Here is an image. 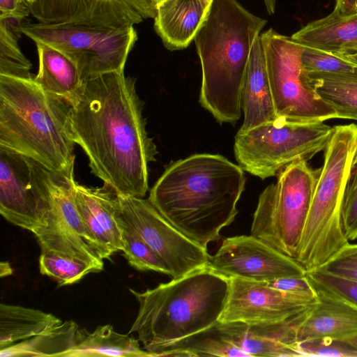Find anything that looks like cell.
<instances>
[{"mask_svg":"<svg viewBox=\"0 0 357 357\" xmlns=\"http://www.w3.org/2000/svg\"><path fill=\"white\" fill-rule=\"evenodd\" d=\"M70 102L73 140L91 172L117 195L143 198L158 151L146 132L135 79L124 71L86 79Z\"/></svg>","mask_w":357,"mask_h":357,"instance_id":"obj_1","label":"cell"},{"mask_svg":"<svg viewBox=\"0 0 357 357\" xmlns=\"http://www.w3.org/2000/svg\"><path fill=\"white\" fill-rule=\"evenodd\" d=\"M245 184L239 165L219 154L198 153L169 164L148 199L174 227L207 249L234 220Z\"/></svg>","mask_w":357,"mask_h":357,"instance_id":"obj_2","label":"cell"},{"mask_svg":"<svg viewBox=\"0 0 357 357\" xmlns=\"http://www.w3.org/2000/svg\"><path fill=\"white\" fill-rule=\"evenodd\" d=\"M266 20L236 0H213L194 41L202 66L201 105L219 123L241 115V88L252 44Z\"/></svg>","mask_w":357,"mask_h":357,"instance_id":"obj_3","label":"cell"},{"mask_svg":"<svg viewBox=\"0 0 357 357\" xmlns=\"http://www.w3.org/2000/svg\"><path fill=\"white\" fill-rule=\"evenodd\" d=\"M229 289L230 279L209 266L143 292L130 289L139 310L129 334L137 333L156 357L166 346L218 322Z\"/></svg>","mask_w":357,"mask_h":357,"instance_id":"obj_4","label":"cell"},{"mask_svg":"<svg viewBox=\"0 0 357 357\" xmlns=\"http://www.w3.org/2000/svg\"><path fill=\"white\" fill-rule=\"evenodd\" d=\"M33 78L0 75V147L62 171L75 157L71 105Z\"/></svg>","mask_w":357,"mask_h":357,"instance_id":"obj_5","label":"cell"},{"mask_svg":"<svg viewBox=\"0 0 357 357\" xmlns=\"http://www.w3.org/2000/svg\"><path fill=\"white\" fill-rule=\"evenodd\" d=\"M356 145V124L333 127L295 259L307 272L321 268L349 243L342 207Z\"/></svg>","mask_w":357,"mask_h":357,"instance_id":"obj_6","label":"cell"},{"mask_svg":"<svg viewBox=\"0 0 357 357\" xmlns=\"http://www.w3.org/2000/svg\"><path fill=\"white\" fill-rule=\"evenodd\" d=\"M319 172L304 160L282 168L259 197L250 234L295 259Z\"/></svg>","mask_w":357,"mask_h":357,"instance_id":"obj_7","label":"cell"},{"mask_svg":"<svg viewBox=\"0 0 357 357\" xmlns=\"http://www.w3.org/2000/svg\"><path fill=\"white\" fill-rule=\"evenodd\" d=\"M333 127L324 121H296L278 117L247 131H238L234 154L243 170L265 179L289 164L307 160L324 151Z\"/></svg>","mask_w":357,"mask_h":357,"instance_id":"obj_8","label":"cell"},{"mask_svg":"<svg viewBox=\"0 0 357 357\" xmlns=\"http://www.w3.org/2000/svg\"><path fill=\"white\" fill-rule=\"evenodd\" d=\"M22 33L35 43L47 44L69 58L82 81L100 75L124 71L137 40L134 26L113 28L85 24L24 23Z\"/></svg>","mask_w":357,"mask_h":357,"instance_id":"obj_9","label":"cell"},{"mask_svg":"<svg viewBox=\"0 0 357 357\" xmlns=\"http://www.w3.org/2000/svg\"><path fill=\"white\" fill-rule=\"evenodd\" d=\"M276 116L296 121L337 119L303 69L302 45L271 28L260 34Z\"/></svg>","mask_w":357,"mask_h":357,"instance_id":"obj_10","label":"cell"},{"mask_svg":"<svg viewBox=\"0 0 357 357\" xmlns=\"http://www.w3.org/2000/svg\"><path fill=\"white\" fill-rule=\"evenodd\" d=\"M50 169L36 160L0 147V213L9 222L35 234L54 213Z\"/></svg>","mask_w":357,"mask_h":357,"instance_id":"obj_11","label":"cell"},{"mask_svg":"<svg viewBox=\"0 0 357 357\" xmlns=\"http://www.w3.org/2000/svg\"><path fill=\"white\" fill-rule=\"evenodd\" d=\"M119 212L162 261L172 279L209 266L204 248L174 227L149 199L118 195Z\"/></svg>","mask_w":357,"mask_h":357,"instance_id":"obj_12","label":"cell"},{"mask_svg":"<svg viewBox=\"0 0 357 357\" xmlns=\"http://www.w3.org/2000/svg\"><path fill=\"white\" fill-rule=\"evenodd\" d=\"M38 22L125 28L153 18L152 0H35L27 4Z\"/></svg>","mask_w":357,"mask_h":357,"instance_id":"obj_13","label":"cell"},{"mask_svg":"<svg viewBox=\"0 0 357 357\" xmlns=\"http://www.w3.org/2000/svg\"><path fill=\"white\" fill-rule=\"evenodd\" d=\"M209 266L229 278L259 282L307 274L296 259L251 234L225 238L215 254L211 256Z\"/></svg>","mask_w":357,"mask_h":357,"instance_id":"obj_14","label":"cell"},{"mask_svg":"<svg viewBox=\"0 0 357 357\" xmlns=\"http://www.w3.org/2000/svg\"><path fill=\"white\" fill-rule=\"evenodd\" d=\"M229 279V294L220 322L281 323L293 319L317 302V297L284 292L264 282Z\"/></svg>","mask_w":357,"mask_h":357,"instance_id":"obj_15","label":"cell"},{"mask_svg":"<svg viewBox=\"0 0 357 357\" xmlns=\"http://www.w3.org/2000/svg\"><path fill=\"white\" fill-rule=\"evenodd\" d=\"M315 291L317 302L302 314L295 325L296 342L322 337L347 341L356 337L357 306Z\"/></svg>","mask_w":357,"mask_h":357,"instance_id":"obj_16","label":"cell"},{"mask_svg":"<svg viewBox=\"0 0 357 357\" xmlns=\"http://www.w3.org/2000/svg\"><path fill=\"white\" fill-rule=\"evenodd\" d=\"M299 315L277 324H249L240 321H218L217 326L229 341L249 357L300 356L295 348V325Z\"/></svg>","mask_w":357,"mask_h":357,"instance_id":"obj_17","label":"cell"},{"mask_svg":"<svg viewBox=\"0 0 357 357\" xmlns=\"http://www.w3.org/2000/svg\"><path fill=\"white\" fill-rule=\"evenodd\" d=\"M241 101L244 119L238 131H247L277 118L260 35L251 48L242 83Z\"/></svg>","mask_w":357,"mask_h":357,"instance_id":"obj_18","label":"cell"},{"mask_svg":"<svg viewBox=\"0 0 357 357\" xmlns=\"http://www.w3.org/2000/svg\"><path fill=\"white\" fill-rule=\"evenodd\" d=\"M155 7L154 29L170 51L190 44L208 13L201 0H160Z\"/></svg>","mask_w":357,"mask_h":357,"instance_id":"obj_19","label":"cell"},{"mask_svg":"<svg viewBox=\"0 0 357 357\" xmlns=\"http://www.w3.org/2000/svg\"><path fill=\"white\" fill-rule=\"evenodd\" d=\"M291 38L303 46L321 50L340 56L357 52V13L334 10L312 21Z\"/></svg>","mask_w":357,"mask_h":357,"instance_id":"obj_20","label":"cell"},{"mask_svg":"<svg viewBox=\"0 0 357 357\" xmlns=\"http://www.w3.org/2000/svg\"><path fill=\"white\" fill-rule=\"evenodd\" d=\"M38 54V70L35 82L45 91L69 102L82 84L76 65L55 48L36 43Z\"/></svg>","mask_w":357,"mask_h":357,"instance_id":"obj_21","label":"cell"},{"mask_svg":"<svg viewBox=\"0 0 357 357\" xmlns=\"http://www.w3.org/2000/svg\"><path fill=\"white\" fill-rule=\"evenodd\" d=\"M124 356L151 357L139 340L116 332L112 326H99L93 332L78 329L75 345L63 357Z\"/></svg>","mask_w":357,"mask_h":357,"instance_id":"obj_22","label":"cell"},{"mask_svg":"<svg viewBox=\"0 0 357 357\" xmlns=\"http://www.w3.org/2000/svg\"><path fill=\"white\" fill-rule=\"evenodd\" d=\"M51 313L20 305H0V349L26 340L60 325Z\"/></svg>","mask_w":357,"mask_h":357,"instance_id":"obj_23","label":"cell"},{"mask_svg":"<svg viewBox=\"0 0 357 357\" xmlns=\"http://www.w3.org/2000/svg\"><path fill=\"white\" fill-rule=\"evenodd\" d=\"M319 97L337 118L357 121V66L346 73H307Z\"/></svg>","mask_w":357,"mask_h":357,"instance_id":"obj_24","label":"cell"},{"mask_svg":"<svg viewBox=\"0 0 357 357\" xmlns=\"http://www.w3.org/2000/svg\"><path fill=\"white\" fill-rule=\"evenodd\" d=\"M78 329L75 321H66L47 332L0 349V357H63L75 345Z\"/></svg>","mask_w":357,"mask_h":357,"instance_id":"obj_25","label":"cell"},{"mask_svg":"<svg viewBox=\"0 0 357 357\" xmlns=\"http://www.w3.org/2000/svg\"><path fill=\"white\" fill-rule=\"evenodd\" d=\"M217 323L211 327L166 346L157 356L249 357L246 353L228 340L219 330Z\"/></svg>","mask_w":357,"mask_h":357,"instance_id":"obj_26","label":"cell"},{"mask_svg":"<svg viewBox=\"0 0 357 357\" xmlns=\"http://www.w3.org/2000/svg\"><path fill=\"white\" fill-rule=\"evenodd\" d=\"M75 198L83 202L107 234L115 252L122 251L121 233L117 221L118 195L109 186L91 188L75 184Z\"/></svg>","mask_w":357,"mask_h":357,"instance_id":"obj_27","label":"cell"},{"mask_svg":"<svg viewBox=\"0 0 357 357\" xmlns=\"http://www.w3.org/2000/svg\"><path fill=\"white\" fill-rule=\"evenodd\" d=\"M39 269L41 274L56 280L59 286L73 284L90 273L98 272L94 266L81 259L50 251H41Z\"/></svg>","mask_w":357,"mask_h":357,"instance_id":"obj_28","label":"cell"},{"mask_svg":"<svg viewBox=\"0 0 357 357\" xmlns=\"http://www.w3.org/2000/svg\"><path fill=\"white\" fill-rule=\"evenodd\" d=\"M116 218L121 233L122 251L128 263L139 271H152L169 275L168 270L156 254L120 216L119 204Z\"/></svg>","mask_w":357,"mask_h":357,"instance_id":"obj_29","label":"cell"},{"mask_svg":"<svg viewBox=\"0 0 357 357\" xmlns=\"http://www.w3.org/2000/svg\"><path fill=\"white\" fill-rule=\"evenodd\" d=\"M17 34L0 24V75L20 78L33 77L31 63L21 52Z\"/></svg>","mask_w":357,"mask_h":357,"instance_id":"obj_30","label":"cell"},{"mask_svg":"<svg viewBox=\"0 0 357 357\" xmlns=\"http://www.w3.org/2000/svg\"><path fill=\"white\" fill-rule=\"evenodd\" d=\"M317 291L333 296L357 306V282L328 273L321 268L307 272Z\"/></svg>","mask_w":357,"mask_h":357,"instance_id":"obj_31","label":"cell"},{"mask_svg":"<svg viewBox=\"0 0 357 357\" xmlns=\"http://www.w3.org/2000/svg\"><path fill=\"white\" fill-rule=\"evenodd\" d=\"M301 61L307 73H346L352 71L357 66L340 56L303 45Z\"/></svg>","mask_w":357,"mask_h":357,"instance_id":"obj_32","label":"cell"},{"mask_svg":"<svg viewBox=\"0 0 357 357\" xmlns=\"http://www.w3.org/2000/svg\"><path fill=\"white\" fill-rule=\"evenodd\" d=\"M300 356L357 357V348L348 341L322 337L296 342Z\"/></svg>","mask_w":357,"mask_h":357,"instance_id":"obj_33","label":"cell"},{"mask_svg":"<svg viewBox=\"0 0 357 357\" xmlns=\"http://www.w3.org/2000/svg\"><path fill=\"white\" fill-rule=\"evenodd\" d=\"M320 268L332 275L357 282V243H349Z\"/></svg>","mask_w":357,"mask_h":357,"instance_id":"obj_34","label":"cell"},{"mask_svg":"<svg viewBox=\"0 0 357 357\" xmlns=\"http://www.w3.org/2000/svg\"><path fill=\"white\" fill-rule=\"evenodd\" d=\"M342 219L349 241L357 239V166L352 169L346 187Z\"/></svg>","mask_w":357,"mask_h":357,"instance_id":"obj_35","label":"cell"},{"mask_svg":"<svg viewBox=\"0 0 357 357\" xmlns=\"http://www.w3.org/2000/svg\"><path fill=\"white\" fill-rule=\"evenodd\" d=\"M266 285L284 292L317 298V295L307 276L280 278L262 282Z\"/></svg>","mask_w":357,"mask_h":357,"instance_id":"obj_36","label":"cell"},{"mask_svg":"<svg viewBox=\"0 0 357 357\" xmlns=\"http://www.w3.org/2000/svg\"><path fill=\"white\" fill-rule=\"evenodd\" d=\"M30 13L26 0H0V19L23 20Z\"/></svg>","mask_w":357,"mask_h":357,"instance_id":"obj_37","label":"cell"},{"mask_svg":"<svg viewBox=\"0 0 357 357\" xmlns=\"http://www.w3.org/2000/svg\"><path fill=\"white\" fill-rule=\"evenodd\" d=\"M357 0H335V8L340 12L347 14L355 13Z\"/></svg>","mask_w":357,"mask_h":357,"instance_id":"obj_38","label":"cell"},{"mask_svg":"<svg viewBox=\"0 0 357 357\" xmlns=\"http://www.w3.org/2000/svg\"><path fill=\"white\" fill-rule=\"evenodd\" d=\"M1 277H7L13 274V269L8 261H1L0 264Z\"/></svg>","mask_w":357,"mask_h":357,"instance_id":"obj_39","label":"cell"},{"mask_svg":"<svg viewBox=\"0 0 357 357\" xmlns=\"http://www.w3.org/2000/svg\"><path fill=\"white\" fill-rule=\"evenodd\" d=\"M264 3L268 14L275 13L276 6V0H264Z\"/></svg>","mask_w":357,"mask_h":357,"instance_id":"obj_40","label":"cell"},{"mask_svg":"<svg viewBox=\"0 0 357 357\" xmlns=\"http://www.w3.org/2000/svg\"><path fill=\"white\" fill-rule=\"evenodd\" d=\"M342 57L346 59L347 60L349 61L350 62L357 66V52Z\"/></svg>","mask_w":357,"mask_h":357,"instance_id":"obj_41","label":"cell"},{"mask_svg":"<svg viewBox=\"0 0 357 357\" xmlns=\"http://www.w3.org/2000/svg\"><path fill=\"white\" fill-rule=\"evenodd\" d=\"M201 1L203 6L205 7V8L208 11V9L211 6L213 0H201Z\"/></svg>","mask_w":357,"mask_h":357,"instance_id":"obj_42","label":"cell"},{"mask_svg":"<svg viewBox=\"0 0 357 357\" xmlns=\"http://www.w3.org/2000/svg\"><path fill=\"white\" fill-rule=\"evenodd\" d=\"M347 341L357 348V336Z\"/></svg>","mask_w":357,"mask_h":357,"instance_id":"obj_43","label":"cell"},{"mask_svg":"<svg viewBox=\"0 0 357 357\" xmlns=\"http://www.w3.org/2000/svg\"><path fill=\"white\" fill-rule=\"evenodd\" d=\"M356 166H357V145H356V153H355L354 160H353L352 169L354 167H355Z\"/></svg>","mask_w":357,"mask_h":357,"instance_id":"obj_44","label":"cell"},{"mask_svg":"<svg viewBox=\"0 0 357 357\" xmlns=\"http://www.w3.org/2000/svg\"><path fill=\"white\" fill-rule=\"evenodd\" d=\"M26 1L27 4H31L35 1V0H26Z\"/></svg>","mask_w":357,"mask_h":357,"instance_id":"obj_45","label":"cell"},{"mask_svg":"<svg viewBox=\"0 0 357 357\" xmlns=\"http://www.w3.org/2000/svg\"><path fill=\"white\" fill-rule=\"evenodd\" d=\"M153 2L156 5L160 0H152Z\"/></svg>","mask_w":357,"mask_h":357,"instance_id":"obj_46","label":"cell"},{"mask_svg":"<svg viewBox=\"0 0 357 357\" xmlns=\"http://www.w3.org/2000/svg\"><path fill=\"white\" fill-rule=\"evenodd\" d=\"M355 13H357V1H356V7H355Z\"/></svg>","mask_w":357,"mask_h":357,"instance_id":"obj_47","label":"cell"}]
</instances>
